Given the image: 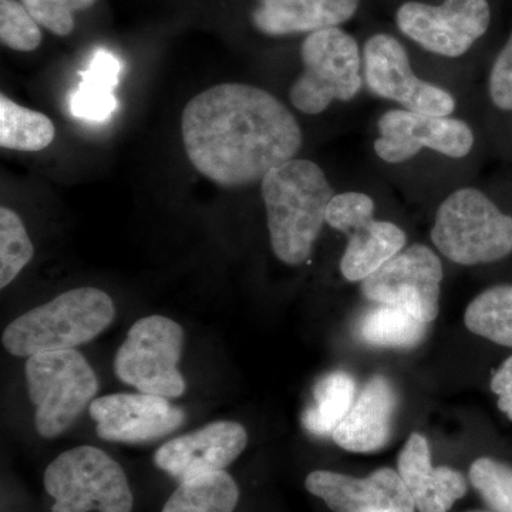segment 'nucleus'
Here are the masks:
<instances>
[{
    "instance_id": "obj_22",
    "label": "nucleus",
    "mask_w": 512,
    "mask_h": 512,
    "mask_svg": "<svg viewBox=\"0 0 512 512\" xmlns=\"http://www.w3.org/2000/svg\"><path fill=\"white\" fill-rule=\"evenodd\" d=\"M356 383L345 372H332L319 380L313 402L302 416V424L315 436H332L355 403Z\"/></svg>"
},
{
    "instance_id": "obj_7",
    "label": "nucleus",
    "mask_w": 512,
    "mask_h": 512,
    "mask_svg": "<svg viewBox=\"0 0 512 512\" xmlns=\"http://www.w3.org/2000/svg\"><path fill=\"white\" fill-rule=\"evenodd\" d=\"M43 483L55 498L52 512H131L133 494L126 473L100 448L64 451L47 467Z\"/></svg>"
},
{
    "instance_id": "obj_20",
    "label": "nucleus",
    "mask_w": 512,
    "mask_h": 512,
    "mask_svg": "<svg viewBox=\"0 0 512 512\" xmlns=\"http://www.w3.org/2000/svg\"><path fill=\"white\" fill-rule=\"evenodd\" d=\"M120 62L107 52L94 55L83 82L72 97L74 116L84 120L104 121L117 109L114 87L119 83Z\"/></svg>"
},
{
    "instance_id": "obj_2",
    "label": "nucleus",
    "mask_w": 512,
    "mask_h": 512,
    "mask_svg": "<svg viewBox=\"0 0 512 512\" xmlns=\"http://www.w3.org/2000/svg\"><path fill=\"white\" fill-rule=\"evenodd\" d=\"M335 194L325 171L306 158H292L265 175L261 195L279 261L291 266L308 261Z\"/></svg>"
},
{
    "instance_id": "obj_1",
    "label": "nucleus",
    "mask_w": 512,
    "mask_h": 512,
    "mask_svg": "<svg viewBox=\"0 0 512 512\" xmlns=\"http://www.w3.org/2000/svg\"><path fill=\"white\" fill-rule=\"evenodd\" d=\"M185 154L211 183L241 188L298 156L302 128L291 110L261 87L224 83L197 94L181 119Z\"/></svg>"
},
{
    "instance_id": "obj_28",
    "label": "nucleus",
    "mask_w": 512,
    "mask_h": 512,
    "mask_svg": "<svg viewBox=\"0 0 512 512\" xmlns=\"http://www.w3.org/2000/svg\"><path fill=\"white\" fill-rule=\"evenodd\" d=\"M42 30L28 9L16 0H0V40L16 52H33L42 43Z\"/></svg>"
},
{
    "instance_id": "obj_5",
    "label": "nucleus",
    "mask_w": 512,
    "mask_h": 512,
    "mask_svg": "<svg viewBox=\"0 0 512 512\" xmlns=\"http://www.w3.org/2000/svg\"><path fill=\"white\" fill-rule=\"evenodd\" d=\"M302 73L289 90L296 110L318 116L335 101H350L362 92V49L343 28L318 30L301 45Z\"/></svg>"
},
{
    "instance_id": "obj_13",
    "label": "nucleus",
    "mask_w": 512,
    "mask_h": 512,
    "mask_svg": "<svg viewBox=\"0 0 512 512\" xmlns=\"http://www.w3.org/2000/svg\"><path fill=\"white\" fill-rule=\"evenodd\" d=\"M373 148L387 164H402L421 151H434L450 158L467 157L476 143L473 128L453 116H429L404 109L386 111L377 121Z\"/></svg>"
},
{
    "instance_id": "obj_4",
    "label": "nucleus",
    "mask_w": 512,
    "mask_h": 512,
    "mask_svg": "<svg viewBox=\"0 0 512 512\" xmlns=\"http://www.w3.org/2000/svg\"><path fill=\"white\" fill-rule=\"evenodd\" d=\"M431 241L454 264H493L512 254V217L478 188H458L437 208Z\"/></svg>"
},
{
    "instance_id": "obj_18",
    "label": "nucleus",
    "mask_w": 512,
    "mask_h": 512,
    "mask_svg": "<svg viewBox=\"0 0 512 512\" xmlns=\"http://www.w3.org/2000/svg\"><path fill=\"white\" fill-rule=\"evenodd\" d=\"M396 403L392 383L383 376L373 377L333 431V441L352 453L380 450L392 437Z\"/></svg>"
},
{
    "instance_id": "obj_16",
    "label": "nucleus",
    "mask_w": 512,
    "mask_h": 512,
    "mask_svg": "<svg viewBox=\"0 0 512 512\" xmlns=\"http://www.w3.org/2000/svg\"><path fill=\"white\" fill-rule=\"evenodd\" d=\"M306 490L325 501L333 512H414L406 485L397 471L380 468L365 478L333 471H313L306 477Z\"/></svg>"
},
{
    "instance_id": "obj_19",
    "label": "nucleus",
    "mask_w": 512,
    "mask_h": 512,
    "mask_svg": "<svg viewBox=\"0 0 512 512\" xmlns=\"http://www.w3.org/2000/svg\"><path fill=\"white\" fill-rule=\"evenodd\" d=\"M397 473L419 512H448L467 494V481L453 468L431 463L429 443L413 433L397 461Z\"/></svg>"
},
{
    "instance_id": "obj_29",
    "label": "nucleus",
    "mask_w": 512,
    "mask_h": 512,
    "mask_svg": "<svg viewBox=\"0 0 512 512\" xmlns=\"http://www.w3.org/2000/svg\"><path fill=\"white\" fill-rule=\"evenodd\" d=\"M97 0H20L32 18L57 36H67L74 29V13L92 8Z\"/></svg>"
},
{
    "instance_id": "obj_3",
    "label": "nucleus",
    "mask_w": 512,
    "mask_h": 512,
    "mask_svg": "<svg viewBox=\"0 0 512 512\" xmlns=\"http://www.w3.org/2000/svg\"><path fill=\"white\" fill-rule=\"evenodd\" d=\"M114 316L109 293L92 286L72 289L13 320L3 330V348L18 357L74 349L96 339Z\"/></svg>"
},
{
    "instance_id": "obj_12",
    "label": "nucleus",
    "mask_w": 512,
    "mask_h": 512,
    "mask_svg": "<svg viewBox=\"0 0 512 512\" xmlns=\"http://www.w3.org/2000/svg\"><path fill=\"white\" fill-rule=\"evenodd\" d=\"M441 282L439 256L426 245L416 244L365 279L362 292L369 301L397 306L429 325L439 315Z\"/></svg>"
},
{
    "instance_id": "obj_6",
    "label": "nucleus",
    "mask_w": 512,
    "mask_h": 512,
    "mask_svg": "<svg viewBox=\"0 0 512 512\" xmlns=\"http://www.w3.org/2000/svg\"><path fill=\"white\" fill-rule=\"evenodd\" d=\"M25 372L36 430L43 439L66 433L99 392L93 367L74 349L30 356Z\"/></svg>"
},
{
    "instance_id": "obj_9",
    "label": "nucleus",
    "mask_w": 512,
    "mask_h": 512,
    "mask_svg": "<svg viewBox=\"0 0 512 512\" xmlns=\"http://www.w3.org/2000/svg\"><path fill=\"white\" fill-rule=\"evenodd\" d=\"M396 28L431 55L466 56L491 25L488 0H406L394 13Z\"/></svg>"
},
{
    "instance_id": "obj_31",
    "label": "nucleus",
    "mask_w": 512,
    "mask_h": 512,
    "mask_svg": "<svg viewBox=\"0 0 512 512\" xmlns=\"http://www.w3.org/2000/svg\"><path fill=\"white\" fill-rule=\"evenodd\" d=\"M491 390L498 397V409L512 421V356L491 379Z\"/></svg>"
},
{
    "instance_id": "obj_27",
    "label": "nucleus",
    "mask_w": 512,
    "mask_h": 512,
    "mask_svg": "<svg viewBox=\"0 0 512 512\" xmlns=\"http://www.w3.org/2000/svg\"><path fill=\"white\" fill-rule=\"evenodd\" d=\"M470 481L493 512H512V467L481 457L470 468Z\"/></svg>"
},
{
    "instance_id": "obj_10",
    "label": "nucleus",
    "mask_w": 512,
    "mask_h": 512,
    "mask_svg": "<svg viewBox=\"0 0 512 512\" xmlns=\"http://www.w3.org/2000/svg\"><path fill=\"white\" fill-rule=\"evenodd\" d=\"M375 200L366 192L335 194L326 211V224L348 237L340 272L350 282H363L406 247L399 225L375 218Z\"/></svg>"
},
{
    "instance_id": "obj_24",
    "label": "nucleus",
    "mask_w": 512,
    "mask_h": 512,
    "mask_svg": "<svg viewBox=\"0 0 512 512\" xmlns=\"http://www.w3.org/2000/svg\"><path fill=\"white\" fill-rule=\"evenodd\" d=\"M357 333L367 345L407 349L414 348L424 339L427 323L397 306L380 305L363 316Z\"/></svg>"
},
{
    "instance_id": "obj_32",
    "label": "nucleus",
    "mask_w": 512,
    "mask_h": 512,
    "mask_svg": "<svg viewBox=\"0 0 512 512\" xmlns=\"http://www.w3.org/2000/svg\"><path fill=\"white\" fill-rule=\"evenodd\" d=\"M471 512H487V511H471Z\"/></svg>"
},
{
    "instance_id": "obj_21",
    "label": "nucleus",
    "mask_w": 512,
    "mask_h": 512,
    "mask_svg": "<svg viewBox=\"0 0 512 512\" xmlns=\"http://www.w3.org/2000/svg\"><path fill=\"white\" fill-rule=\"evenodd\" d=\"M238 485L227 471L202 474L181 481L163 512H234Z\"/></svg>"
},
{
    "instance_id": "obj_23",
    "label": "nucleus",
    "mask_w": 512,
    "mask_h": 512,
    "mask_svg": "<svg viewBox=\"0 0 512 512\" xmlns=\"http://www.w3.org/2000/svg\"><path fill=\"white\" fill-rule=\"evenodd\" d=\"M55 136V124L46 114L26 109L0 94V147L35 153L49 147Z\"/></svg>"
},
{
    "instance_id": "obj_15",
    "label": "nucleus",
    "mask_w": 512,
    "mask_h": 512,
    "mask_svg": "<svg viewBox=\"0 0 512 512\" xmlns=\"http://www.w3.org/2000/svg\"><path fill=\"white\" fill-rule=\"evenodd\" d=\"M248 433L237 421H215L168 441L154 454L156 466L177 481L225 471L247 448Z\"/></svg>"
},
{
    "instance_id": "obj_14",
    "label": "nucleus",
    "mask_w": 512,
    "mask_h": 512,
    "mask_svg": "<svg viewBox=\"0 0 512 512\" xmlns=\"http://www.w3.org/2000/svg\"><path fill=\"white\" fill-rule=\"evenodd\" d=\"M90 417L101 440L148 443L163 439L184 424L185 414L168 399L146 393H117L90 403Z\"/></svg>"
},
{
    "instance_id": "obj_11",
    "label": "nucleus",
    "mask_w": 512,
    "mask_h": 512,
    "mask_svg": "<svg viewBox=\"0 0 512 512\" xmlns=\"http://www.w3.org/2000/svg\"><path fill=\"white\" fill-rule=\"evenodd\" d=\"M362 59L365 86L373 96L429 116H451L456 111L453 94L417 76L406 46L392 33L377 32L367 37Z\"/></svg>"
},
{
    "instance_id": "obj_17",
    "label": "nucleus",
    "mask_w": 512,
    "mask_h": 512,
    "mask_svg": "<svg viewBox=\"0 0 512 512\" xmlns=\"http://www.w3.org/2000/svg\"><path fill=\"white\" fill-rule=\"evenodd\" d=\"M362 0H255L251 22L262 35H311L342 28L355 18Z\"/></svg>"
},
{
    "instance_id": "obj_30",
    "label": "nucleus",
    "mask_w": 512,
    "mask_h": 512,
    "mask_svg": "<svg viewBox=\"0 0 512 512\" xmlns=\"http://www.w3.org/2000/svg\"><path fill=\"white\" fill-rule=\"evenodd\" d=\"M488 93L497 109L512 111V32L491 67Z\"/></svg>"
},
{
    "instance_id": "obj_8",
    "label": "nucleus",
    "mask_w": 512,
    "mask_h": 512,
    "mask_svg": "<svg viewBox=\"0 0 512 512\" xmlns=\"http://www.w3.org/2000/svg\"><path fill=\"white\" fill-rule=\"evenodd\" d=\"M184 330L165 316L137 320L114 359V372L121 382L140 393L165 399L183 396L187 384L180 370Z\"/></svg>"
},
{
    "instance_id": "obj_26",
    "label": "nucleus",
    "mask_w": 512,
    "mask_h": 512,
    "mask_svg": "<svg viewBox=\"0 0 512 512\" xmlns=\"http://www.w3.org/2000/svg\"><path fill=\"white\" fill-rule=\"evenodd\" d=\"M33 255L35 248L22 218L8 207L0 208V288L12 284Z\"/></svg>"
},
{
    "instance_id": "obj_25",
    "label": "nucleus",
    "mask_w": 512,
    "mask_h": 512,
    "mask_svg": "<svg viewBox=\"0 0 512 512\" xmlns=\"http://www.w3.org/2000/svg\"><path fill=\"white\" fill-rule=\"evenodd\" d=\"M464 323L474 335L512 348V285L481 292L468 305Z\"/></svg>"
}]
</instances>
